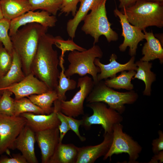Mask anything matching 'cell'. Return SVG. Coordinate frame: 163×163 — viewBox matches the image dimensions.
<instances>
[{
	"label": "cell",
	"instance_id": "obj_28",
	"mask_svg": "<svg viewBox=\"0 0 163 163\" xmlns=\"http://www.w3.org/2000/svg\"><path fill=\"white\" fill-rule=\"evenodd\" d=\"M25 112L37 114H45L43 110L34 104L27 97L14 99V116H19Z\"/></svg>",
	"mask_w": 163,
	"mask_h": 163
},
{
	"label": "cell",
	"instance_id": "obj_39",
	"mask_svg": "<svg viewBox=\"0 0 163 163\" xmlns=\"http://www.w3.org/2000/svg\"><path fill=\"white\" fill-rule=\"evenodd\" d=\"M119 8L122 10L129 7L135 4L138 0H118Z\"/></svg>",
	"mask_w": 163,
	"mask_h": 163
},
{
	"label": "cell",
	"instance_id": "obj_25",
	"mask_svg": "<svg viewBox=\"0 0 163 163\" xmlns=\"http://www.w3.org/2000/svg\"><path fill=\"white\" fill-rule=\"evenodd\" d=\"M122 71L118 76L104 80L105 84L109 87L115 89H123L128 91L133 90L134 85L131 81L136 73V71Z\"/></svg>",
	"mask_w": 163,
	"mask_h": 163
},
{
	"label": "cell",
	"instance_id": "obj_43",
	"mask_svg": "<svg viewBox=\"0 0 163 163\" xmlns=\"http://www.w3.org/2000/svg\"><path fill=\"white\" fill-rule=\"evenodd\" d=\"M1 94H0V97L1 96Z\"/></svg>",
	"mask_w": 163,
	"mask_h": 163
},
{
	"label": "cell",
	"instance_id": "obj_30",
	"mask_svg": "<svg viewBox=\"0 0 163 163\" xmlns=\"http://www.w3.org/2000/svg\"><path fill=\"white\" fill-rule=\"evenodd\" d=\"M0 97V113L9 116L14 115V99L11 97L13 93L7 90L1 92Z\"/></svg>",
	"mask_w": 163,
	"mask_h": 163
},
{
	"label": "cell",
	"instance_id": "obj_19",
	"mask_svg": "<svg viewBox=\"0 0 163 163\" xmlns=\"http://www.w3.org/2000/svg\"><path fill=\"white\" fill-rule=\"evenodd\" d=\"M145 35V42L142 48V54L143 56L140 60L143 61L150 62L158 59L160 63H163V45L160 41L154 35L152 31H143Z\"/></svg>",
	"mask_w": 163,
	"mask_h": 163
},
{
	"label": "cell",
	"instance_id": "obj_23",
	"mask_svg": "<svg viewBox=\"0 0 163 163\" xmlns=\"http://www.w3.org/2000/svg\"><path fill=\"white\" fill-rule=\"evenodd\" d=\"M135 64L137 69L133 79H138L142 81L145 85V88L143 92L144 95L150 96L151 94L152 85L156 80V75L151 71L152 63L150 62L137 61Z\"/></svg>",
	"mask_w": 163,
	"mask_h": 163
},
{
	"label": "cell",
	"instance_id": "obj_18",
	"mask_svg": "<svg viewBox=\"0 0 163 163\" xmlns=\"http://www.w3.org/2000/svg\"><path fill=\"white\" fill-rule=\"evenodd\" d=\"M35 133L27 124L17 137L14 143V149L19 150L28 163L38 162L35 155Z\"/></svg>",
	"mask_w": 163,
	"mask_h": 163
},
{
	"label": "cell",
	"instance_id": "obj_4",
	"mask_svg": "<svg viewBox=\"0 0 163 163\" xmlns=\"http://www.w3.org/2000/svg\"><path fill=\"white\" fill-rule=\"evenodd\" d=\"M103 52L100 47L95 44L88 50L82 51H70L68 56L69 64L65 70L64 73L67 77L77 74L81 77L89 74L92 78L94 85L98 81L97 75L100 72L99 68L94 63L96 58H101Z\"/></svg>",
	"mask_w": 163,
	"mask_h": 163
},
{
	"label": "cell",
	"instance_id": "obj_40",
	"mask_svg": "<svg viewBox=\"0 0 163 163\" xmlns=\"http://www.w3.org/2000/svg\"><path fill=\"white\" fill-rule=\"evenodd\" d=\"M163 162V150L155 154L148 163H162Z\"/></svg>",
	"mask_w": 163,
	"mask_h": 163
},
{
	"label": "cell",
	"instance_id": "obj_32",
	"mask_svg": "<svg viewBox=\"0 0 163 163\" xmlns=\"http://www.w3.org/2000/svg\"><path fill=\"white\" fill-rule=\"evenodd\" d=\"M12 62V54L10 53L0 42V79L9 70Z\"/></svg>",
	"mask_w": 163,
	"mask_h": 163
},
{
	"label": "cell",
	"instance_id": "obj_17",
	"mask_svg": "<svg viewBox=\"0 0 163 163\" xmlns=\"http://www.w3.org/2000/svg\"><path fill=\"white\" fill-rule=\"evenodd\" d=\"M113 138V132L104 133V139L100 144L79 147L75 163H94L98 158L104 156L109 150Z\"/></svg>",
	"mask_w": 163,
	"mask_h": 163
},
{
	"label": "cell",
	"instance_id": "obj_31",
	"mask_svg": "<svg viewBox=\"0 0 163 163\" xmlns=\"http://www.w3.org/2000/svg\"><path fill=\"white\" fill-rule=\"evenodd\" d=\"M11 21L3 18L0 20V42L5 48L12 54L13 46L9 35Z\"/></svg>",
	"mask_w": 163,
	"mask_h": 163
},
{
	"label": "cell",
	"instance_id": "obj_20",
	"mask_svg": "<svg viewBox=\"0 0 163 163\" xmlns=\"http://www.w3.org/2000/svg\"><path fill=\"white\" fill-rule=\"evenodd\" d=\"M104 0H80V6L78 10L72 19L68 21L66 24V30L72 39L75 37L78 27L88 14L89 11L94 9Z\"/></svg>",
	"mask_w": 163,
	"mask_h": 163
},
{
	"label": "cell",
	"instance_id": "obj_16",
	"mask_svg": "<svg viewBox=\"0 0 163 163\" xmlns=\"http://www.w3.org/2000/svg\"><path fill=\"white\" fill-rule=\"evenodd\" d=\"M117 56L115 53L110 55V62L107 64L102 63L98 58L95 59L94 63L100 69V72L97 75L98 82L116 76L117 73L124 71H136L137 67L135 62V56H131L128 61L124 64L117 62Z\"/></svg>",
	"mask_w": 163,
	"mask_h": 163
},
{
	"label": "cell",
	"instance_id": "obj_27",
	"mask_svg": "<svg viewBox=\"0 0 163 163\" xmlns=\"http://www.w3.org/2000/svg\"><path fill=\"white\" fill-rule=\"evenodd\" d=\"M59 65L61 68V71L60 73L58 84L55 91L56 92L58 97L57 100L61 101H66V92L69 90L75 89L77 86V84L75 81L70 79V77H67L65 75L64 73L65 68L63 65L64 62V58H59Z\"/></svg>",
	"mask_w": 163,
	"mask_h": 163
},
{
	"label": "cell",
	"instance_id": "obj_6",
	"mask_svg": "<svg viewBox=\"0 0 163 163\" xmlns=\"http://www.w3.org/2000/svg\"><path fill=\"white\" fill-rule=\"evenodd\" d=\"M106 1L107 0H104L91 10L83 20L84 24L81 27L82 30L94 38L93 45L98 42L102 35L105 36L109 43L116 41L119 38L118 34L111 28L112 24L108 19L106 8Z\"/></svg>",
	"mask_w": 163,
	"mask_h": 163
},
{
	"label": "cell",
	"instance_id": "obj_15",
	"mask_svg": "<svg viewBox=\"0 0 163 163\" xmlns=\"http://www.w3.org/2000/svg\"><path fill=\"white\" fill-rule=\"evenodd\" d=\"M36 141L41 154V162L49 163L59 143L58 127L35 133Z\"/></svg>",
	"mask_w": 163,
	"mask_h": 163
},
{
	"label": "cell",
	"instance_id": "obj_36",
	"mask_svg": "<svg viewBox=\"0 0 163 163\" xmlns=\"http://www.w3.org/2000/svg\"><path fill=\"white\" fill-rule=\"evenodd\" d=\"M57 114L60 122L58 126L59 133V143H61L66 134L71 130L67 121L63 115L62 113L59 111L57 112Z\"/></svg>",
	"mask_w": 163,
	"mask_h": 163
},
{
	"label": "cell",
	"instance_id": "obj_7",
	"mask_svg": "<svg viewBox=\"0 0 163 163\" xmlns=\"http://www.w3.org/2000/svg\"><path fill=\"white\" fill-rule=\"evenodd\" d=\"M86 106L93 111L90 116L83 117L82 126L86 129H88L93 124L100 125L104 130V133L113 132V128L116 124L121 123L123 118L121 114L106 104L101 102L88 103Z\"/></svg>",
	"mask_w": 163,
	"mask_h": 163
},
{
	"label": "cell",
	"instance_id": "obj_8",
	"mask_svg": "<svg viewBox=\"0 0 163 163\" xmlns=\"http://www.w3.org/2000/svg\"><path fill=\"white\" fill-rule=\"evenodd\" d=\"M123 126L120 123L115 124L113 129V138L111 146L103 160L108 158L111 160L114 154L126 153L129 155L128 163H138L136 161L139 157L142 148L132 137L123 132Z\"/></svg>",
	"mask_w": 163,
	"mask_h": 163
},
{
	"label": "cell",
	"instance_id": "obj_42",
	"mask_svg": "<svg viewBox=\"0 0 163 163\" xmlns=\"http://www.w3.org/2000/svg\"><path fill=\"white\" fill-rule=\"evenodd\" d=\"M146 0L153 1V2H163V0Z\"/></svg>",
	"mask_w": 163,
	"mask_h": 163
},
{
	"label": "cell",
	"instance_id": "obj_21",
	"mask_svg": "<svg viewBox=\"0 0 163 163\" xmlns=\"http://www.w3.org/2000/svg\"><path fill=\"white\" fill-rule=\"evenodd\" d=\"M3 18L10 21L31 10L28 0H0Z\"/></svg>",
	"mask_w": 163,
	"mask_h": 163
},
{
	"label": "cell",
	"instance_id": "obj_34",
	"mask_svg": "<svg viewBox=\"0 0 163 163\" xmlns=\"http://www.w3.org/2000/svg\"><path fill=\"white\" fill-rule=\"evenodd\" d=\"M80 0H62L60 10L61 13L67 16L71 13L74 17L77 11V5Z\"/></svg>",
	"mask_w": 163,
	"mask_h": 163
},
{
	"label": "cell",
	"instance_id": "obj_24",
	"mask_svg": "<svg viewBox=\"0 0 163 163\" xmlns=\"http://www.w3.org/2000/svg\"><path fill=\"white\" fill-rule=\"evenodd\" d=\"M79 149L73 144L59 143L49 163H75Z\"/></svg>",
	"mask_w": 163,
	"mask_h": 163
},
{
	"label": "cell",
	"instance_id": "obj_13",
	"mask_svg": "<svg viewBox=\"0 0 163 163\" xmlns=\"http://www.w3.org/2000/svg\"><path fill=\"white\" fill-rule=\"evenodd\" d=\"M4 89L11 92L14 94V99L16 100L33 94H42L50 90L44 82L36 77L31 72L26 76L21 81Z\"/></svg>",
	"mask_w": 163,
	"mask_h": 163
},
{
	"label": "cell",
	"instance_id": "obj_22",
	"mask_svg": "<svg viewBox=\"0 0 163 163\" xmlns=\"http://www.w3.org/2000/svg\"><path fill=\"white\" fill-rule=\"evenodd\" d=\"M19 56L13 50L11 66L6 74L0 79V94L4 88L19 82L25 77Z\"/></svg>",
	"mask_w": 163,
	"mask_h": 163
},
{
	"label": "cell",
	"instance_id": "obj_14",
	"mask_svg": "<svg viewBox=\"0 0 163 163\" xmlns=\"http://www.w3.org/2000/svg\"><path fill=\"white\" fill-rule=\"evenodd\" d=\"M53 103L54 110L50 114H37L25 112L20 115L26 119L27 125L35 133L58 127L60 122L57 113L60 111L59 102L56 100Z\"/></svg>",
	"mask_w": 163,
	"mask_h": 163
},
{
	"label": "cell",
	"instance_id": "obj_41",
	"mask_svg": "<svg viewBox=\"0 0 163 163\" xmlns=\"http://www.w3.org/2000/svg\"><path fill=\"white\" fill-rule=\"evenodd\" d=\"M3 18H4L3 17V14H2V12L1 4H0V20L1 19H2Z\"/></svg>",
	"mask_w": 163,
	"mask_h": 163
},
{
	"label": "cell",
	"instance_id": "obj_37",
	"mask_svg": "<svg viewBox=\"0 0 163 163\" xmlns=\"http://www.w3.org/2000/svg\"><path fill=\"white\" fill-rule=\"evenodd\" d=\"M0 163H28L26 158L20 153L14 154L13 157L3 156L0 158Z\"/></svg>",
	"mask_w": 163,
	"mask_h": 163
},
{
	"label": "cell",
	"instance_id": "obj_29",
	"mask_svg": "<svg viewBox=\"0 0 163 163\" xmlns=\"http://www.w3.org/2000/svg\"><path fill=\"white\" fill-rule=\"evenodd\" d=\"M31 10L40 9L56 16L60 10L62 0H28Z\"/></svg>",
	"mask_w": 163,
	"mask_h": 163
},
{
	"label": "cell",
	"instance_id": "obj_2",
	"mask_svg": "<svg viewBox=\"0 0 163 163\" xmlns=\"http://www.w3.org/2000/svg\"><path fill=\"white\" fill-rule=\"evenodd\" d=\"M48 27L37 23H31L19 28L10 37L13 50L20 59L25 76L31 73L32 62L41 37L46 33Z\"/></svg>",
	"mask_w": 163,
	"mask_h": 163
},
{
	"label": "cell",
	"instance_id": "obj_3",
	"mask_svg": "<svg viewBox=\"0 0 163 163\" xmlns=\"http://www.w3.org/2000/svg\"><path fill=\"white\" fill-rule=\"evenodd\" d=\"M121 11L126 14L130 24L142 31L150 26L163 27V2L138 0Z\"/></svg>",
	"mask_w": 163,
	"mask_h": 163
},
{
	"label": "cell",
	"instance_id": "obj_11",
	"mask_svg": "<svg viewBox=\"0 0 163 163\" xmlns=\"http://www.w3.org/2000/svg\"><path fill=\"white\" fill-rule=\"evenodd\" d=\"M113 13L120 19L122 28L121 36L124 37L123 42L119 46V50L124 52L128 47L129 55L131 57L135 56L139 43L145 39L144 34L141 29L130 24L126 14L118 10L117 6L113 10Z\"/></svg>",
	"mask_w": 163,
	"mask_h": 163
},
{
	"label": "cell",
	"instance_id": "obj_26",
	"mask_svg": "<svg viewBox=\"0 0 163 163\" xmlns=\"http://www.w3.org/2000/svg\"><path fill=\"white\" fill-rule=\"evenodd\" d=\"M34 104L43 110L45 114H49L54 110L53 104L57 100L58 97L55 90L49 91L40 94H35L27 97Z\"/></svg>",
	"mask_w": 163,
	"mask_h": 163
},
{
	"label": "cell",
	"instance_id": "obj_38",
	"mask_svg": "<svg viewBox=\"0 0 163 163\" xmlns=\"http://www.w3.org/2000/svg\"><path fill=\"white\" fill-rule=\"evenodd\" d=\"M158 134V138L153 139L152 142V149L154 154L163 150V132L162 130H159Z\"/></svg>",
	"mask_w": 163,
	"mask_h": 163
},
{
	"label": "cell",
	"instance_id": "obj_10",
	"mask_svg": "<svg viewBox=\"0 0 163 163\" xmlns=\"http://www.w3.org/2000/svg\"><path fill=\"white\" fill-rule=\"evenodd\" d=\"M94 84L92 78L87 75L78 79L77 86L79 90L70 101H59L60 111L65 115L76 117L84 114V102L92 91Z\"/></svg>",
	"mask_w": 163,
	"mask_h": 163
},
{
	"label": "cell",
	"instance_id": "obj_5",
	"mask_svg": "<svg viewBox=\"0 0 163 163\" xmlns=\"http://www.w3.org/2000/svg\"><path fill=\"white\" fill-rule=\"evenodd\" d=\"M138 98V94L133 90L125 92H119L107 86L102 80L94 85L85 100L87 103H104L121 114L126 110L125 104H133Z\"/></svg>",
	"mask_w": 163,
	"mask_h": 163
},
{
	"label": "cell",
	"instance_id": "obj_33",
	"mask_svg": "<svg viewBox=\"0 0 163 163\" xmlns=\"http://www.w3.org/2000/svg\"><path fill=\"white\" fill-rule=\"evenodd\" d=\"M54 44L61 50L60 57L63 58L65 53L67 51L75 50L82 51L86 50L76 44L72 40H64L60 36L55 37Z\"/></svg>",
	"mask_w": 163,
	"mask_h": 163
},
{
	"label": "cell",
	"instance_id": "obj_9",
	"mask_svg": "<svg viewBox=\"0 0 163 163\" xmlns=\"http://www.w3.org/2000/svg\"><path fill=\"white\" fill-rule=\"evenodd\" d=\"M27 124L26 119L20 115L9 116L0 113V155L14 150L16 139Z\"/></svg>",
	"mask_w": 163,
	"mask_h": 163
},
{
	"label": "cell",
	"instance_id": "obj_35",
	"mask_svg": "<svg viewBox=\"0 0 163 163\" xmlns=\"http://www.w3.org/2000/svg\"><path fill=\"white\" fill-rule=\"evenodd\" d=\"M62 114L67 121L71 130L75 133L81 141H85L86 138L81 136L79 131V126L83 125V119L77 120L72 117L66 116L63 113Z\"/></svg>",
	"mask_w": 163,
	"mask_h": 163
},
{
	"label": "cell",
	"instance_id": "obj_1",
	"mask_svg": "<svg viewBox=\"0 0 163 163\" xmlns=\"http://www.w3.org/2000/svg\"><path fill=\"white\" fill-rule=\"evenodd\" d=\"M55 40V37L47 33L41 37L31 67V72L44 82L50 90H55L60 73L58 53L53 48Z\"/></svg>",
	"mask_w": 163,
	"mask_h": 163
},
{
	"label": "cell",
	"instance_id": "obj_12",
	"mask_svg": "<svg viewBox=\"0 0 163 163\" xmlns=\"http://www.w3.org/2000/svg\"><path fill=\"white\" fill-rule=\"evenodd\" d=\"M51 15L43 10L28 11L11 21L9 37L15 34L20 27L29 23H37L48 28L54 27L57 20L56 16Z\"/></svg>",
	"mask_w": 163,
	"mask_h": 163
}]
</instances>
